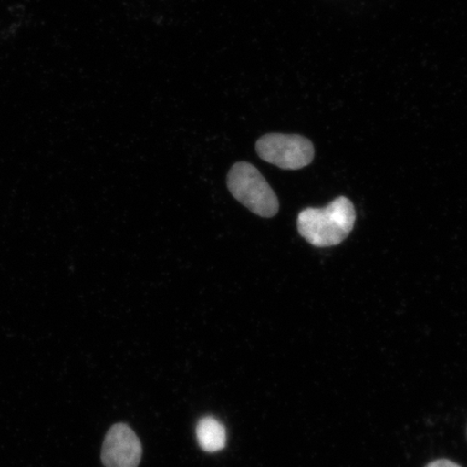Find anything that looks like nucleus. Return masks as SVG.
<instances>
[{
  "instance_id": "nucleus-1",
  "label": "nucleus",
  "mask_w": 467,
  "mask_h": 467,
  "mask_svg": "<svg viewBox=\"0 0 467 467\" xmlns=\"http://www.w3.org/2000/svg\"><path fill=\"white\" fill-rule=\"evenodd\" d=\"M355 208L347 197H337L326 208H307L297 217V231L315 247L337 246L353 231Z\"/></svg>"
},
{
  "instance_id": "nucleus-2",
  "label": "nucleus",
  "mask_w": 467,
  "mask_h": 467,
  "mask_svg": "<svg viewBox=\"0 0 467 467\" xmlns=\"http://www.w3.org/2000/svg\"><path fill=\"white\" fill-rule=\"evenodd\" d=\"M227 188L236 200L262 218L278 213L279 202L270 184L249 162H237L227 174Z\"/></svg>"
},
{
  "instance_id": "nucleus-3",
  "label": "nucleus",
  "mask_w": 467,
  "mask_h": 467,
  "mask_svg": "<svg viewBox=\"0 0 467 467\" xmlns=\"http://www.w3.org/2000/svg\"><path fill=\"white\" fill-rule=\"evenodd\" d=\"M260 159L285 171H297L314 160V145L299 134L268 133L255 145Z\"/></svg>"
},
{
  "instance_id": "nucleus-4",
  "label": "nucleus",
  "mask_w": 467,
  "mask_h": 467,
  "mask_svg": "<svg viewBox=\"0 0 467 467\" xmlns=\"http://www.w3.org/2000/svg\"><path fill=\"white\" fill-rule=\"evenodd\" d=\"M141 458L142 445L133 430L121 423L112 426L102 448L105 467H138Z\"/></svg>"
},
{
  "instance_id": "nucleus-5",
  "label": "nucleus",
  "mask_w": 467,
  "mask_h": 467,
  "mask_svg": "<svg viewBox=\"0 0 467 467\" xmlns=\"http://www.w3.org/2000/svg\"><path fill=\"white\" fill-rule=\"evenodd\" d=\"M196 434L198 443L203 451L218 452L226 446L224 425L213 417H204L198 422Z\"/></svg>"
},
{
  "instance_id": "nucleus-6",
  "label": "nucleus",
  "mask_w": 467,
  "mask_h": 467,
  "mask_svg": "<svg viewBox=\"0 0 467 467\" xmlns=\"http://www.w3.org/2000/svg\"><path fill=\"white\" fill-rule=\"evenodd\" d=\"M426 467H461L457 463L452 462V461L449 460H437L434 462L430 463Z\"/></svg>"
}]
</instances>
